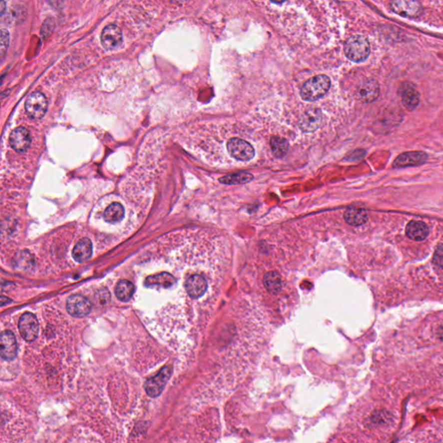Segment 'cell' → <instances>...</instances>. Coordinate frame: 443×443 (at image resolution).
I'll return each instance as SVG.
<instances>
[{
	"mask_svg": "<svg viewBox=\"0 0 443 443\" xmlns=\"http://www.w3.org/2000/svg\"><path fill=\"white\" fill-rule=\"evenodd\" d=\"M122 31L117 25L109 24L104 28L100 41L106 49H113L120 45L122 42Z\"/></svg>",
	"mask_w": 443,
	"mask_h": 443,
	"instance_id": "8fae6325",
	"label": "cell"
},
{
	"mask_svg": "<svg viewBox=\"0 0 443 443\" xmlns=\"http://www.w3.org/2000/svg\"><path fill=\"white\" fill-rule=\"evenodd\" d=\"M391 8L394 12L405 17H417L423 10L422 4L418 1H393Z\"/></svg>",
	"mask_w": 443,
	"mask_h": 443,
	"instance_id": "30bf717a",
	"label": "cell"
},
{
	"mask_svg": "<svg viewBox=\"0 0 443 443\" xmlns=\"http://www.w3.org/2000/svg\"><path fill=\"white\" fill-rule=\"evenodd\" d=\"M428 155L424 152H405L398 156L396 159L393 165L394 167H407V166H417L423 165L426 162Z\"/></svg>",
	"mask_w": 443,
	"mask_h": 443,
	"instance_id": "9a60e30c",
	"label": "cell"
},
{
	"mask_svg": "<svg viewBox=\"0 0 443 443\" xmlns=\"http://www.w3.org/2000/svg\"><path fill=\"white\" fill-rule=\"evenodd\" d=\"M0 342V353L2 359L5 360H13L15 359L17 353V344L12 332L9 330L3 331L1 334Z\"/></svg>",
	"mask_w": 443,
	"mask_h": 443,
	"instance_id": "4fadbf2b",
	"label": "cell"
},
{
	"mask_svg": "<svg viewBox=\"0 0 443 443\" xmlns=\"http://www.w3.org/2000/svg\"><path fill=\"white\" fill-rule=\"evenodd\" d=\"M230 155L240 161H249L255 157V149L246 140L232 138L227 143Z\"/></svg>",
	"mask_w": 443,
	"mask_h": 443,
	"instance_id": "5b68a950",
	"label": "cell"
},
{
	"mask_svg": "<svg viewBox=\"0 0 443 443\" xmlns=\"http://www.w3.org/2000/svg\"><path fill=\"white\" fill-rule=\"evenodd\" d=\"M434 262L437 265L443 268V245L437 249V252L434 256Z\"/></svg>",
	"mask_w": 443,
	"mask_h": 443,
	"instance_id": "484cf974",
	"label": "cell"
},
{
	"mask_svg": "<svg viewBox=\"0 0 443 443\" xmlns=\"http://www.w3.org/2000/svg\"><path fill=\"white\" fill-rule=\"evenodd\" d=\"M402 102L409 111L414 110L420 101V94L416 87L411 83H404L399 89Z\"/></svg>",
	"mask_w": 443,
	"mask_h": 443,
	"instance_id": "5bb4252c",
	"label": "cell"
},
{
	"mask_svg": "<svg viewBox=\"0 0 443 443\" xmlns=\"http://www.w3.org/2000/svg\"><path fill=\"white\" fill-rule=\"evenodd\" d=\"M254 176L249 172H239L236 174L226 175L219 178V182L224 185H243L252 181Z\"/></svg>",
	"mask_w": 443,
	"mask_h": 443,
	"instance_id": "603a6c76",
	"label": "cell"
},
{
	"mask_svg": "<svg viewBox=\"0 0 443 443\" xmlns=\"http://www.w3.org/2000/svg\"><path fill=\"white\" fill-rule=\"evenodd\" d=\"M92 251H93V247L90 240L88 238H83L80 240L74 246L72 251V256L76 262L81 263L90 258Z\"/></svg>",
	"mask_w": 443,
	"mask_h": 443,
	"instance_id": "2e32d148",
	"label": "cell"
},
{
	"mask_svg": "<svg viewBox=\"0 0 443 443\" xmlns=\"http://www.w3.org/2000/svg\"><path fill=\"white\" fill-rule=\"evenodd\" d=\"M176 279L172 274H169L166 272H163L160 274L151 275L146 279V287H159V288H172L173 285L176 283Z\"/></svg>",
	"mask_w": 443,
	"mask_h": 443,
	"instance_id": "e0dca14e",
	"label": "cell"
},
{
	"mask_svg": "<svg viewBox=\"0 0 443 443\" xmlns=\"http://www.w3.org/2000/svg\"><path fill=\"white\" fill-rule=\"evenodd\" d=\"M379 92L380 88L379 82L372 78L363 81L357 89V94L359 100L366 103L377 100L379 97Z\"/></svg>",
	"mask_w": 443,
	"mask_h": 443,
	"instance_id": "9c48e42d",
	"label": "cell"
},
{
	"mask_svg": "<svg viewBox=\"0 0 443 443\" xmlns=\"http://www.w3.org/2000/svg\"><path fill=\"white\" fill-rule=\"evenodd\" d=\"M124 208L119 203H113L105 210L104 219L109 223H116L122 220L124 217Z\"/></svg>",
	"mask_w": 443,
	"mask_h": 443,
	"instance_id": "7402d4cb",
	"label": "cell"
},
{
	"mask_svg": "<svg viewBox=\"0 0 443 443\" xmlns=\"http://www.w3.org/2000/svg\"><path fill=\"white\" fill-rule=\"evenodd\" d=\"M9 44V33L7 32L5 29H2L1 31V50H2V55H3L4 52L8 48Z\"/></svg>",
	"mask_w": 443,
	"mask_h": 443,
	"instance_id": "d4e9b609",
	"label": "cell"
},
{
	"mask_svg": "<svg viewBox=\"0 0 443 443\" xmlns=\"http://www.w3.org/2000/svg\"><path fill=\"white\" fill-rule=\"evenodd\" d=\"M30 142L31 138L29 132L23 126H19L13 130L9 137L10 146L17 152H25L29 148Z\"/></svg>",
	"mask_w": 443,
	"mask_h": 443,
	"instance_id": "7c38bea8",
	"label": "cell"
},
{
	"mask_svg": "<svg viewBox=\"0 0 443 443\" xmlns=\"http://www.w3.org/2000/svg\"><path fill=\"white\" fill-rule=\"evenodd\" d=\"M370 43L366 36L354 35L346 40L345 54L347 58L355 62L365 61L370 55Z\"/></svg>",
	"mask_w": 443,
	"mask_h": 443,
	"instance_id": "7a4b0ae2",
	"label": "cell"
},
{
	"mask_svg": "<svg viewBox=\"0 0 443 443\" xmlns=\"http://www.w3.org/2000/svg\"><path fill=\"white\" fill-rule=\"evenodd\" d=\"M66 308L68 314L76 318H82L90 313L92 304L87 298L80 295H72L68 298Z\"/></svg>",
	"mask_w": 443,
	"mask_h": 443,
	"instance_id": "52a82bcc",
	"label": "cell"
},
{
	"mask_svg": "<svg viewBox=\"0 0 443 443\" xmlns=\"http://www.w3.org/2000/svg\"><path fill=\"white\" fill-rule=\"evenodd\" d=\"M330 87V78L326 74H319L305 82L301 87V96L306 101H315L324 97Z\"/></svg>",
	"mask_w": 443,
	"mask_h": 443,
	"instance_id": "6da1fadb",
	"label": "cell"
},
{
	"mask_svg": "<svg viewBox=\"0 0 443 443\" xmlns=\"http://www.w3.org/2000/svg\"><path fill=\"white\" fill-rule=\"evenodd\" d=\"M322 123V112L317 107H311L305 111L299 120V126L305 133H312Z\"/></svg>",
	"mask_w": 443,
	"mask_h": 443,
	"instance_id": "ba28073f",
	"label": "cell"
},
{
	"mask_svg": "<svg viewBox=\"0 0 443 443\" xmlns=\"http://www.w3.org/2000/svg\"><path fill=\"white\" fill-rule=\"evenodd\" d=\"M263 284L272 295H278L282 289V279L278 272H268L263 277Z\"/></svg>",
	"mask_w": 443,
	"mask_h": 443,
	"instance_id": "ffe728a7",
	"label": "cell"
},
{
	"mask_svg": "<svg viewBox=\"0 0 443 443\" xmlns=\"http://www.w3.org/2000/svg\"><path fill=\"white\" fill-rule=\"evenodd\" d=\"M344 218L346 223L353 226H359L366 223L368 219L367 212L362 208L351 207L344 213Z\"/></svg>",
	"mask_w": 443,
	"mask_h": 443,
	"instance_id": "ac0fdd59",
	"label": "cell"
},
{
	"mask_svg": "<svg viewBox=\"0 0 443 443\" xmlns=\"http://www.w3.org/2000/svg\"><path fill=\"white\" fill-rule=\"evenodd\" d=\"M270 146H271L273 154L276 158H283L288 153V143L284 138L278 137V136L272 137L271 140H270Z\"/></svg>",
	"mask_w": 443,
	"mask_h": 443,
	"instance_id": "cb8c5ba5",
	"label": "cell"
},
{
	"mask_svg": "<svg viewBox=\"0 0 443 443\" xmlns=\"http://www.w3.org/2000/svg\"><path fill=\"white\" fill-rule=\"evenodd\" d=\"M172 368L171 366H165L160 370L157 375L149 379L145 384L146 394L151 398H157L164 391L165 385L171 379Z\"/></svg>",
	"mask_w": 443,
	"mask_h": 443,
	"instance_id": "3957f363",
	"label": "cell"
},
{
	"mask_svg": "<svg viewBox=\"0 0 443 443\" xmlns=\"http://www.w3.org/2000/svg\"><path fill=\"white\" fill-rule=\"evenodd\" d=\"M24 107L30 118L41 120L45 115L48 108L45 95L41 92H33L27 98Z\"/></svg>",
	"mask_w": 443,
	"mask_h": 443,
	"instance_id": "277c9868",
	"label": "cell"
},
{
	"mask_svg": "<svg viewBox=\"0 0 443 443\" xmlns=\"http://www.w3.org/2000/svg\"><path fill=\"white\" fill-rule=\"evenodd\" d=\"M406 233L411 239L423 241L429 235V228L421 221H411L406 227Z\"/></svg>",
	"mask_w": 443,
	"mask_h": 443,
	"instance_id": "d6986e66",
	"label": "cell"
},
{
	"mask_svg": "<svg viewBox=\"0 0 443 443\" xmlns=\"http://www.w3.org/2000/svg\"><path fill=\"white\" fill-rule=\"evenodd\" d=\"M115 295L120 301H129L135 292V286L127 280H121L115 288Z\"/></svg>",
	"mask_w": 443,
	"mask_h": 443,
	"instance_id": "44dd1931",
	"label": "cell"
},
{
	"mask_svg": "<svg viewBox=\"0 0 443 443\" xmlns=\"http://www.w3.org/2000/svg\"><path fill=\"white\" fill-rule=\"evenodd\" d=\"M18 329L23 340L29 342L34 341L38 336V320L31 313H25L20 318Z\"/></svg>",
	"mask_w": 443,
	"mask_h": 443,
	"instance_id": "8992f818",
	"label": "cell"
}]
</instances>
